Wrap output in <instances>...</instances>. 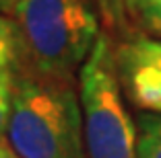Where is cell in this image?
I'll list each match as a JSON object with an SVG mask.
<instances>
[{"instance_id": "cell-10", "label": "cell", "mask_w": 161, "mask_h": 158, "mask_svg": "<svg viewBox=\"0 0 161 158\" xmlns=\"http://www.w3.org/2000/svg\"><path fill=\"white\" fill-rule=\"evenodd\" d=\"M19 2H21V0H0V10H2V13H6V14H10Z\"/></svg>"}, {"instance_id": "cell-8", "label": "cell", "mask_w": 161, "mask_h": 158, "mask_svg": "<svg viewBox=\"0 0 161 158\" xmlns=\"http://www.w3.org/2000/svg\"><path fill=\"white\" fill-rule=\"evenodd\" d=\"M14 80H17V76H0V140H4L6 131H8Z\"/></svg>"}, {"instance_id": "cell-5", "label": "cell", "mask_w": 161, "mask_h": 158, "mask_svg": "<svg viewBox=\"0 0 161 158\" xmlns=\"http://www.w3.org/2000/svg\"><path fill=\"white\" fill-rule=\"evenodd\" d=\"M21 70V45L13 19L0 13V76H17Z\"/></svg>"}, {"instance_id": "cell-6", "label": "cell", "mask_w": 161, "mask_h": 158, "mask_svg": "<svg viewBox=\"0 0 161 158\" xmlns=\"http://www.w3.org/2000/svg\"><path fill=\"white\" fill-rule=\"evenodd\" d=\"M138 158H161V115L141 113L136 117Z\"/></svg>"}, {"instance_id": "cell-7", "label": "cell", "mask_w": 161, "mask_h": 158, "mask_svg": "<svg viewBox=\"0 0 161 158\" xmlns=\"http://www.w3.org/2000/svg\"><path fill=\"white\" fill-rule=\"evenodd\" d=\"M130 8L145 31L161 37V0H130Z\"/></svg>"}, {"instance_id": "cell-2", "label": "cell", "mask_w": 161, "mask_h": 158, "mask_svg": "<svg viewBox=\"0 0 161 158\" xmlns=\"http://www.w3.org/2000/svg\"><path fill=\"white\" fill-rule=\"evenodd\" d=\"M6 142L21 158H89L75 84L19 72Z\"/></svg>"}, {"instance_id": "cell-9", "label": "cell", "mask_w": 161, "mask_h": 158, "mask_svg": "<svg viewBox=\"0 0 161 158\" xmlns=\"http://www.w3.org/2000/svg\"><path fill=\"white\" fill-rule=\"evenodd\" d=\"M0 158H21V156L10 148L6 140H0Z\"/></svg>"}, {"instance_id": "cell-3", "label": "cell", "mask_w": 161, "mask_h": 158, "mask_svg": "<svg viewBox=\"0 0 161 158\" xmlns=\"http://www.w3.org/2000/svg\"><path fill=\"white\" fill-rule=\"evenodd\" d=\"M76 86L89 158H138L136 121L126 109L114 49L105 35L97 39L80 68Z\"/></svg>"}, {"instance_id": "cell-1", "label": "cell", "mask_w": 161, "mask_h": 158, "mask_svg": "<svg viewBox=\"0 0 161 158\" xmlns=\"http://www.w3.org/2000/svg\"><path fill=\"white\" fill-rule=\"evenodd\" d=\"M21 45V70L79 84L99 35L91 0H21L10 13Z\"/></svg>"}, {"instance_id": "cell-4", "label": "cell", "mask_w": 161, "mask_h": 158, "mask_svg": "<svg viewBox=\"0 0 161 158\" xmlns=\"http://www.w3.org/2000/svg\"><path fill=\"white\" fill-rule=\"evenodd\" d=\"M122 93L142 113L161 115V39L134 35L114 49Z\"/></svg>"}, {"instance_id": "cell-11", "label": "cell", "mask_w": 161, "mask_h": 158, "mask_svg": "<svg viewBox=\"0 0 161 158\" xmlns=\"http://www.w3.org/2000/svg\"><path fill=\"white\" fill-rule=\"evenodd\" d=\"M112 2H114V0H112Z\"/></svg>"}]
</instances>
